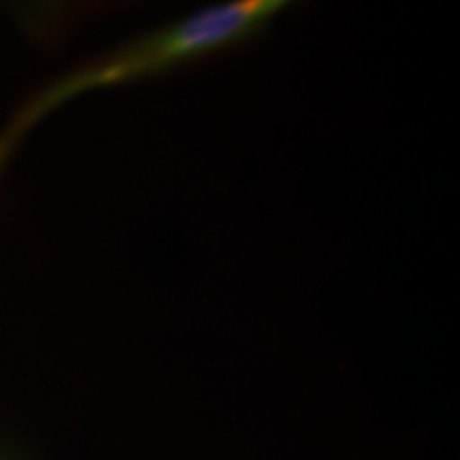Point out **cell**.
Returning <instances> with one entry per match:
<instances>
[{
    "mask_svg": "<svg viewBox=\"0 0 460 460\" xmlns=\"http://www.w3.org/2000/svg\"><path fill=\"white\" fill-rule=\"evenodd\" d=\"M17 130H20V128H13L7 137H3V139H0V164H3L4 158H7L9 149H11V146H13V139H15V135H17Z\"/></svg>",
    "mask_w": 460,
    "mask_h": 460,
    "instance_id": "7a4b0ae2",
    "label": "cell"
},
{
    "mask_svg": "<svg viewBox=\"0 0 460 460\" xmlns=\"http://www.w3.org/2000/svg\"><path fill=\"white\" fill-rule=\"evenodd\" d=\"M295 0H222L143 34L49 90L32 115L88 90L115 88L166 73L183 62L250 37Z\"/></svg>",
    "mask_w": 460,
    "mask_h": 460,
    "instance_id": "6da1fadb",
    "label": "cell"
}]
</instances>
